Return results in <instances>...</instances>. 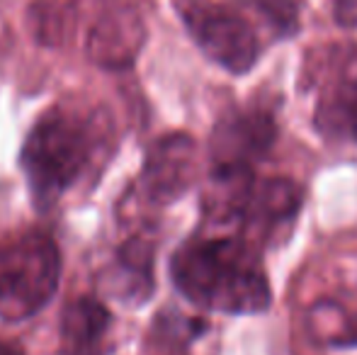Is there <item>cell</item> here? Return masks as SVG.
Returning a JSON list of instances; mask_svg holds the SVG:
<instances>
[{
  "mask_svg": "<svg viewBox=\"0 0 357 355\" xmlns=\"http://www.w3.org/2000/svg\"><path fill=\"white\" fill-rule=\"evenodd\" d=\"M29 27L42 44H61L71 27V13L61 3H42L39 0L29 10Z\"/></svg>",
  "mask_w": 357,
  "mask_h": 355,
  "instance_id": "cell-14",
  "label": "cell"
},
{
  "mask_svg": "<svg viewBox=\"0 0 357 355\" xmlns=\"http://www.w3.org/2000/svg\"><path fill=\"white\" fill-rule=\"evenodd\" d=\"M146 44L144 17L127 0H109L93 20L85 39V52L98 66L109 71L129 68Z\"/></svg>",
  "mask_w": 357,
  "mask_h": 355,
  "instance_id": "cell-6",
  "label": "cell"
},
{
  "mask_svg": "<svg viewBox=\"0 0 357 355\" xmlns=\"http://www.w3.org/2000/svg\"><path fill=\"white\" fill-rule=\"evenodd\" d=\"M197 178V142L185 132H170L149 146L139 176V192L151 207L180 199Z\"/></svg>",
  "mask_w": 357,
  "mask_h": 355,
  "instance_id": "cell-5",
  "label": "cell"
},
{
  "mask_svg": "<svg viewBox=\"0 0 357 355\" xmlns=\"http://www.w3.org/2000/svg\"><path fill=\"white\" fill-rule=\"evenodd\" d=\"M255 176L253 168L245 166H212L209 168L207 190H204L202 207L212 222L229 224L243 219L245 204L253 192Z\"/></svg>",
  "mask_w": 357,
  "mask_h": 355,
  "instance_id": "cell-10",
  "label": "cell"
},
{
  "mask_svg": "<svg viewBox=\"0 0 357 355\" xmlns=\"http://www.w3.org/2000/svg\"><path fill=\"white\" fill-rule=\"evenodd\" d=\"M333 17L338 27L355 29L357 27V0H335Z\"/></svg>",
  "mask_w": 357,
  "mask_h": 355,
  "instance_id": "cell-15",
  "label": "cell"
},
{
  "mask_svg": "<svg viewBox=\"0 0 357 355\" xmlns=\"http://www.w3.org/2000/svg\"><path fill=\"white\" fill-rule=\"evenodd\" d=\"M175 10L199 52L216 66L243 76L258 63L263 44L238 10L214 0H175Z\"/></svg>",
  "mask_w": 357,
  "mask_h": 355,
  "instance_id": "cell-4",
  "label": "cell"
},
{
  "mask_svg": "<svg viewBox=\"0 0 357 355\" xmlns=\"http://www.w3.org/2000/svg\"><path fill=\"white\" fill-rule=\"evenodd\" d=\"M155 243L146 232H137L114 253L105 273V287L112 297L127 304H144L155 287Z\"/></svg>",
  "mask_w": 357,
  "mask_h": 355,
  "instance_id": "cell-8",
  "label": "cell"
},
{
  "mask_svg": "<svg viewBox=\"0 0 357 355\" xmlns=\"http://www.w3.org/2000/svg\"><path fill=\"white\" fill-rule=\"evenodd\" d=\"M0 355H24V353L20 351V346H15V343L0 341Z\"/></svg>",
  "mask_w": 357,
  "mask_h": 355,
  "instance_id": "cell-16",
  "label": "cell"
},
{
  "mask_svg": "<svg viewBox=\"0 0 357 355\" xmlns=\"http://www.w3.org/2000/svg\"><path fill=\"white\" fill-rule=\"evenodd\" d=\"M112 314L100 299L80 297L71 302L61 319L63 355H102V341Z\"/></svg>",
  "mask_w": 357,
  "mask_h": 355,
  "instance_id": "cell-11",
  "label": "cell"
},
{
  "mask_svg": "<svg viewBox=\"0 0 357 355\" xmlns=\"http://www.w3.org/2000/svg\"><path fill=\"white\" fill-rule=\"evenodd\" d=\"M170 278L190 304L207 312L248 317L273 302L260 253L241 234L192 236L170 258Z\"/></svg>",
  "mask_w": 357,
  "mask_h": 355,
  "instance_id": "cell-1",
  "label": "cell"
},
{
  "mask_svg": "<svg viewBox=\"0 0 357 355\" xmlns=\"http://www.w3.org/2000/svg\"><path fill=\"white\" fill-rule=\"evenodd\" d=\"M204 328L202 322H192L180 314H163L155 319L151 341L155 355H188V343Z\"/></svg>",
  "mask_w": 357,
  "mask_h": 355,
  "instance_id": "cell-13",
  "label": "cell"
},
{
  "mask_svg": "<svg viewBox=\"0 0 357 355\" xmlns=\"http://www.w3.org/2000/svg\"><path fill=\"white\" fill-rule=\"evenodd\" d=\"M61 280V253L37 229L0 232V319L24 322L54 299Z\"/></svg>",
  "mask_w": 357,
  "mask_h": 355,
  "instance_id": "cell-3",
  "label": "cell"
},
{
  "mask_svg": "<svg viewBox=\"0 0 357 355\" xmlns=\"http://www.w3.org/2000/svg\"><path fill=\"white\" fill-rule=\"evenodd\" d=\"M309 331L316 341L328 343V346H348L357 341V319L350 317L338 304H316L309 312Z\"/></svg>",
  "mask_w": 357,
  "mask_h": 355,
  "instance_id": "cell-12",
  "label": "cell"
},
{
  "mask_svg": "<svg viewBox=\"0 0 357 355\" xmlns=\"http://www.w3.org/2000/svg\"><path fill=\"white\" fill-rule=\"evenodd\" d=\"M278 142V122L268 109H238L219 119L209 139L212 166H245L268 156Z\"/></svg>",
  "mask_w": 357,
  "mask_h": 355,
  "instance_id": "cell-7",
  "label": "cell"
},
{
  "mask_svg": "<svg viewBox=\"0 0 357 355\" xmlns=\"http://www.w3.org/2000/svg\"><path fill=\"white\" fill-rule=\"evenodd\" d=\"M304 204V190L291 178L255 180L243 212V227L258 234L260 241L294 222Z\"/></svg>",
  "mask_w": 357,
  "mask_h": 355,
  "instance_id": "cell-9",
  "label": "cell"
},
{
  "mask_svg": "<svg viewBox=\"0 0 357 355\" xmlns=\"http://www.w3.org/2000/svg\"><path fill=\"white\" fill-rule=\"evenodd\" d=\"M100 119L80 109L54 107L34 122L20 166L37 207H52L80 183L100 153Z\"/></svg>",
  "mask_w": 357,
  "mask_h": 355,
  "instance_id": "cell-2",
  "label": "cell"
}]
</instances>
